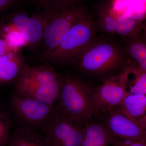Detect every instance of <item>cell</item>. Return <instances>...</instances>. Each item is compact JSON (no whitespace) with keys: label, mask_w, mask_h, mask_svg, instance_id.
<instances>
[{"label":"cell","mask_w":146,"mask_h":146,"mask_svg":"<svg viewBox=\"0 0 146 146\" xmlns=\"http://www.w3.org/2000/svg\"><path fill=\"white\" fill-rule=\"evenodd\" d=\"M15 81L14 94L55 105L60 98L63 78L49 64H26Z\"/></svg>","instance_id":"6da1fadb"},{"label":"cell","mask_w":146,"mask_h":146,"mask_svg":"<svg viewBox=\"0 0 146 146\" xmlns=\"http://www.w3.org/2000/svg\"><path fill=\"white\" fill-rule=\"evenodd\" d=\"M125 47L111 39H97L80 55V68L86 72L107 74L125 69L128 65Z\"/></svg>","instance_id":"7a4b0ae2"},{"label":"cell","mask_w":146,"mask_h":146,"mask_svg":"<svg viewBox=\"0 0 146 146\" xmlns=\"http://www.w3.org/2000/svg\"><path fill=\"white\" fill-rule=\"evenodd\" d=\"M96 22L87 15L76 23L53 50L42 55L47 61L59 65H74L80 55L97 39Z\"/></svg>","instance_id":"3957f363"},{"label":"cell","mask_w":146,"mask_h":146,"mask_svg":"<svg viewBox=\"0 0 146 146\" xmlns=\"http://www.w3.org/2000/svg\"><path fill=\"white\" fill-rule=\"evenodd\" d=\"M94 90L88 84L72 77L63 78L58 111L77 123L84 125L94 115H98L91 99Z\"/></svg>","instance_id":"277c9868"},{"label":"cell","mask_w":146,"mask_h":146,"mask_svg":"<svg viewBox=\"0 0 146 146\" xmlns=\"http://www.w3.org/2000/svg\"><path fill=\"white\" fill-rule=\"evenodd\" d=\"M12 110L20 125L26 126L44 135L48 128L59 113L56 106L14 94L11 100Z\"/></svg>","instance_id":"5b68a950"},{"label":"cell","mask_w":146,"mask_h":146,"mask_svg":"<svg viewBox=\"0 0 146 146\" xmlns=\"http://www.w3.org/2000/svg\"><path fill=\"white\" fill-rule=\"evenodd\" d=\"M49 13L42 38L46 48L43 55L57 46L72 27L89 14L86 9L77 4Z\"/></svg>","instance_id":"8992f818"},{"label":"cell","mask_w":146,"mask_h":146,"mask_svg":"<svg viewBox=\"0 0 146 146\" xmlns=\"http://www.w3.org/2000/svg\"><path fill=\"white\" fill-rule=\"evenodd\" d=\"M131 68V65H128L121 74L110 77L99 87L94 90L91 99L98 115L100 112H106L117 107L129 94L128 78Z\"/></svg>","instance_id":"52a82bcc"},{"label":"cell","mask_w":146,"mask_h":146,"mask_svg":"<svg viewBox=\"0 0 146 146\" xmlns=\"http://www.w3.org/2000/svg\"><path fill=\"white\" fill-rule=\"evenodd\" d=\"M85 124H80L59 112L44 134L47 145L80 146Z\"/></svg>","instance_id":"ba28073f"},{"label":"cell","mask_w":146,"mask_h":146,"mask_svg":"<svg viewBox=\"0 0 146 146\" xmlns=\"http://www.w3.org/2000/svg\"><path fill=\"white\" fill-rule=\"evenodd\" d=\"M97 29L111 35H117L127 40L140 34L143 27L141 19L125 14L115 15L110 8L102 9L99 11L96 23Z\"/></svg>","instance_id":"9c48e42d"},{"label":"cell","mask_w":146,"mask_h":146,"mask_svg":"<svg viewBox=\"0 0 146 146\" xmlns=\"http://www.w3.org/2000/svg\"><path fill=\"white\" fill-rule=\"evenodd\" d=\"M104 125L111 135L117 138L138 141L146 140V128L129 119L117 108L107 112Z\"/></svg>","instance_id":"30bf717a"},{"label":"cell","mask_w":146,"mask_h":146,"mask_svg":"<svg viewBox=\"0 0 146 146\" xmlns=\"http://www.w3.org/2000/svg\"><path fill=\"white\" fill-rule=\"evenodd\" d=\"M49 13L30 16L27 13H18L11 18V25L20 32L28 44H35L42 40Z\"/></svg>","instance_id":"8fae6325"},{"label":"cell","mask_w":146,"mask_h":146,"mask_svg":"<svg viewBox=\"0 0 146 146\" xmlns=\"http://www.w3.org/2000/svg\"><path fill=\"white\" fill-rule=\"evenodd\" d=\"M131 121L146 128V96L129 94L116 107Z\"/></svg>","instance_id":"7c38bea8"},{"label":"cell","mask_w":146,"mask_h":146,"mask_svg":"<svg viewBox=\"0 0 146 146\" xmlns=\"http://www.w3.org/2000/svg\"><path fill=\"white\" fill-rule=\"evenodd\" d=\"M7 146H48L44 135L19 124L11 132Z\"/></svg>","instance_id":"4fadbf2b"},{"label":"cell","mask_w":146,"mask_h":146,"mask_svg":"<svg viewBox=\"0 0 146 146\" xmlns=\"http://www.w3.org/2000/svg\"><path fill=\"white\" fill-rule=\"evenodd\" d=\"M25 64L18 51L0 56V84L15 81Z\"/></svg>","instance_id":"5bb4252c"},{"label":"cell","mask_w":146,"mask_h":146,"mask_svg":"<svg viewBox=\"0 0 146 146\" xmlns=\"http://www.w3.org/2000/svg\"><path fill=\"white\" fill-rule=\"evenodd\" d=\"M87 121L85 123V133L80 146H110L115 137L104 124L89 123Z\"/></svg>","instance_id":"9a60e30c"},{"label":"cell","mask_w":146,"mask_h":146,"mask_svg":"<svg viewBox=\"0 0 146 146\" xmlns=\"http://www.w3.org/2000/svg\"><path fill=\"white\" fill-rule=\"evenodd\" d=\"M125 40L124 47L128 56L137 62L139 69L146 72V45L145 39L141 38L140 34Z\"/></svg>","instance_id":"2e32d148"},{"label":"cell","mask_w":146,"mask_h":146,"mask_svg":"<svg viewBox=\"0 0 146 146\" xmlns=\"http://www.w3.org/2000/svg\"><path fill=\"white\" fill-rule=\"evenodd\" d=\"M1 32L0 36L3 37L9 45L16 51L29 44L20 32L10 24L3 28Z\"/></svg>","instance_id":"e0dca14e"},{"label":"cell","mask_w":146,"mask_h":146,"mask_svg":"<svg viewBox=\"0 0 146 146\" xmlns=\"http://www.w3.org/2000/svg\"><path fill=\"white\" fill-rule=\"evenodd\" d=\"M134 74L135 79L130 84H128V87H129V94L146 95V72L135 66Z\"/></svg>","instance_id":"ac0fdd59"},{"label":"cell","mask_w":146,"mask_h":146,"mask_svg":"<svg viewBox=\"0 0 146 146\" xmlns=\"http://www.w3.org/2000/svg\"><path fill=\"white\" fill-rule=\"evenodd\" d=\"M12 122L8 112L0 109V146H7Z\"/></svg>","instance_id":"d6986e66"},{"label":"cell","mask_w":146,"mask_h":146,"mask_svg":"<svg viewBox=\"0 0 146 146\" xmlns=\"http://www.w3.org/2000/svg\"><path fill=\"white\" fill-rule=\"evenodd\" d=\"M50 12L77 4L79 0H33Z\"/></svg>","instance_id":"ffe728a7"},{"label":"cell","mask_w":146,"mask_h":146,"mask_svg":"<svg viewBox=\"0 0 146 146\" xmlns=\"http://www.w3.org/2000/svg\"><path fill=\"white\" fill-rule=\"evenodd\" d=\"M110 146H146V140L133 141L114 138Z\"/></svg>","instance_id":"44dd1931"},{"label":"cell","mask_w":146,"mask_h":146,"mask_svg":"<svg viewBox=\"0 0 146 146\" xmlns=\"http://www.w3.org/2000/svg\"><path fill=\"white\" fill-rule=\"evenodd\" d=\"M18 51L13 49L9 45L2 36H0V56L12 52Z\"/></svg>","instance_id":"7402d4cb"},{"label":"cell","mask_w":146,"mask_h":146,"mask_svg":"<svg viewBox=\"0 0 146 146\" xmlns=\"http://www.w3.org/2000/svg\"><path fill=\"white\" fill-rule=\"evenodd\" d=\"M15 0H0V15L11 7Z\"/></svg>","instance_id":"603a6c76"}]
</instances>
